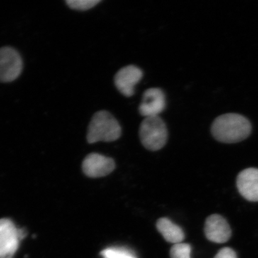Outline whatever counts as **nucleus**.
I'll list each match as a JSON object with an SVG mask.
<instances>
[{"label":"nucleus","mask_w":258,"mask_h":258,"mask_svg":"<svg viewBox=\"0 0 258 258\" xmlns=\"http://www.w3.org/2000/svg\"><path fill=\"white\" fill-rule=\"evenodd\" d=\"M252 125L243 115L227 113L217 117L212 125L214 138L222 143L242 142L250 135Z\"/></svg>","instance_id":"nucleus-1"},{"label":"nucleus","mask_w":258,"mask_h":258,"mask_svg":"<svg viewBox=\"0 0 258 258\" xmlns=\"http://www.w3.org/2000/svg\"><path fill=\"white\" fill-rule=\"evenodd\" d=\"M120 136L121 127L111 113L100 111L93 115L88 128V143L115 142Z\"/></svg>","instance_id":"nucleus-2"},{"label":"nucleus","mask_w":258,"mask_h":258,"mask_svg":"<svg viewBox=\"0 0 258 258\" xmlns=\"http://www.w3.org/2000/svg\"><path fill=\"white\" fill-rule=\"evenodd\" d=\"M142 145L152 152L160 150L167 142L168 131L165 123L159 116L144 118L139 128Z\"/></svg>","instance_id":"nucleus-3"},{"label":"nucleus","mask_w":258,"mask_h":258,"mask_svg":"<svg viewBox=\"0 0 258 258\" xmlns=\"http://www.w3.org/2000/svg\"><path fill=\"white\" fill-rule=\"evenodd\" d=\"M21 56L13 47L0 48V81L12 82L18 79L23 71Z\"/></svg>","instance_id":"nucleus-4"},{"label":"nucleus","mask_w":258,"mask_h":258,"mask_svg":"<svg viewBox=\"0 0 258 258\" xmlns=\"http://www.w3.org/2000/svg\"><path fill=\"white\" fill-rule=\"evenodd\" d=\"M20 240L19 229L10 219H0V257H13Z\"/></svg>","instance_id":"nucleus-5"},{"label":"nucleus","mask_w":258,"mask_h":258,"mask_svg":"<svg viewBox=\"0 0 258 258\" xmlns=\"http://www.w3.org/2000/svg\"><path fill=\"white\" fill-rule=\"evenodd\" d=\"M115 164L111 158L97 153L88 154L83 161V172L88 177L98 178L106 176L114 170Z\"/></svg>","instance_id":"nucleus-6"},{"label":"nucleus","mask_w":258,"mask_h":258,"mask_svg":"<svg viewBox=\"0 0 258 258\" xmlns=\"http://www.w3.org/2000/svg\"><path fill=\"white\" fill-rule=\"evenodd\" d=\"M166 104L165 93L161 88H149L144 93L139 107V113L145 118L159 116L165 109Z\"/></svg>","instance_id":"nucleus-7"},{"label":"nucleus","mask_w":258,"mask_h":258,"mask_svg":"<svg viewBox=\"0 0 258 258\" xmlns=\"http://www.w3.org/2000/svg\"><path fill=\"white\" fill-rule=\"evenodd\" d=\"M143 72L137 66L130 64L122 68L117 72L114 77L115 87L125 97L134 95L136 85L142 80Z\"/></svg>","instance_id":"nucleus-8"},{"label":"nucleus","mask_w":258,"mask_h":258,"mask_svg":"<svg viewBox=\"0 0 258 258\" xmlns=\"http://www.w3.org/2000/svg\"><path fill=\"white\" fill-rule=\"evenodd\" d=\"M205 233L209 240L222 244L230 240L232 232L227 220L221 215L214 214L205 221Z\"/></svg>","instance_id":"nucleus-9"},{"label":"nucleus","mask_w":258,"mask_h":258,"mask_svg":"<svg viewBox=\"0 0 258 258\" xmlns=\"http://www.w3.org/2000/svg\"><path fill=\"white\" fill-rule=\"evenodd\" d=\"M237 186L244 199L258 202V169L248 168L240 171L237 178Z\"/></svg>","instance_id":"nucleus-10"},{"label":"nucleus","mask_w":258,"mask_h":258,"mask_svg":"<svg viewBox=\"0 0 258 258\" xmlns=\"http://www.w3.org/2000/svg\"><path fill=\"white\" fill-rule=\"evenodd\" d=\"M157 228L166 242L175 244L182 242L184 240L182 229L169 218L162 217L159 219L157 222Z\"/></svg>","instance_id":"nucleus-11"},{"label":"nucleus","mask_w":258,"mask_h":258,"mask_svg":"<svg viewBox=\"0 0 258 258\" xmlns=\"http://www.w3.org/2000/svg\"><path fill=\"white\" fill-rule=\"evenodd\" d=\"M101 255L103 258H137L132 250L121 247H108L101 251Z\"/></svg>","instance_id":"nucleus-12"},{"label":"nucleus","mask_w":258,"mask_h":258,"mask_svg":"<svg viewBox=\"0 0 258 258\" xmlns=\"http://www.w3.org/2000/svg\"><path fill=\"white\" fill-rule=\"evenodd\" d=\"M191 247L190 244L180 242L174 244L170 249L171 258H191Z\"/></svg>","instance_id":"nucleus-13"},{"label":"nucleus","mask_w":258,"mask_h":258,"mask_svg":"<svg viewBox=\"0 0 258 258\" xmlns=\"http://www.w3.org/2000/svg\"><path fill=\"white\" fill-rule=\"evenodd\" d=\"M101 0H67L66 3L71 9L85 11L94 8Z\"/></svg>","instance_id":"nucleus-14"},{"label":"nucleus","mask_w":258,"mask_h":258,"mask_svg":"<svg viewBox=\"0 0 258 258\" xmlns=\"http://www.w3.org/2000/svg\"><path fill=\"white\" fill-rule=\"evenodd\" d=\"M214 258H237L235 251L230 247H224L217 252Z\"/></svg>","instance_id":"nucleus-15"},{"label":"nucleus","mask_w":258,"mask_h":258,"mask_svg":"<svg viewBox=\"0 0 258 258\" xmlns=\"http://www.w3.org/2000/svg\"><path fill=\"white\" fill-rule=\"evenodd\" d=\"M0 258H13V257H10V256H8V257H0Z\"/></svg>","instance_id":"nucleus-16"}]
</instances>
